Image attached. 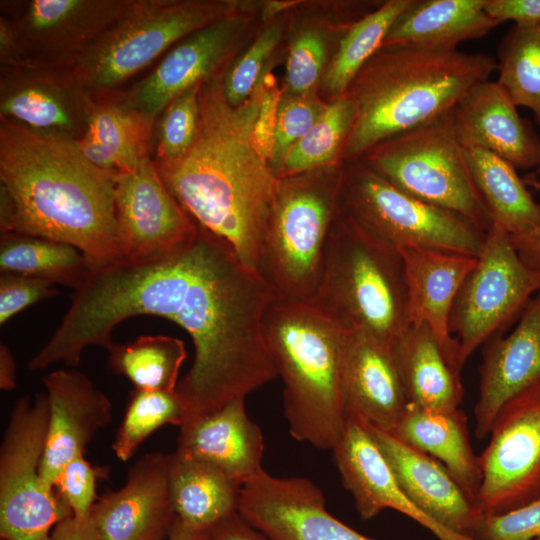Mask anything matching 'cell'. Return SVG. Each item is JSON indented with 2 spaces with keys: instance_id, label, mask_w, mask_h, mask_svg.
<instances>
[{
  "instance_id": "6da1fadb",
  "label": "cell",
  "mask_w": 540,
  "mask_h": 540,
  "mask_svg": "<svg viewBox=\"0 0 540 540\" xmlns=\"http://www.w3.org/2000/svg\"><path fill=\"white\" fill-rule=\"evenodd\" d=\"M276 298L224 240L198 225L194 236L162 256L91 270L27 368L78 366L87 347H111L112 331L122 321L162 317L183 328L194 345L191 368L176 388L191 420L278 376L262 331Z\"/></svg>"
},
{
  "instance_id": "7a4b0ae2",
  "label": "cell",
  "mask_w": 540,
  "mask_h": 540,
  "mask_svg": "<svg viewBox=\"0 0 540 540\" xmlns=\"http://www.w3.org/2000/svg\"><path fill=\"white\" fill-rule=\"evenodd\" d=\"M222 76L201 83L197 133L186 155L157 170L189 216L258 274L279 183L254 139L263 79L243 104L232 106L224 96Z\"/></svg>"
},
{
  "instance_id": "3957f363",
  "label": "cell",
  "mask_w": 540,
  "mask_h": 540,
  "mask_svg": "<svg viewBox=\"0 0 540 540\" xmlns=\"http://www.w3.org/2000/svg\"><path fill=\"white\" fill-rule=\"evenodd\" d=\"M117 174L73 140L0 119V231L77 248L91 270L123 261L115 213Z\"/></svg>"
},
{
  "instance_id": "277c9868",
  "label": "cell",
  "mask_w": 540,
  "mask_h": 540,
  "mask_svg": "<svg viewBox=\"0 0 540 540\" xmlns=\"http://www.w3.org/2000/svg\"><path fill=\"white\" fill-rule=\"evenodd\" d=\"M497 70L484 53L385 47L362 67L346 93L356 116L341 155L354 161L376 144L451 111Z\"/></svg>"
},
{
  "instance_id": "5b68a950",
  "label": "cell",
  "mask_w": 540,
  "mask_h": 540,
  "mask_svg": "<svg viewBox=\"0 0 540 540\" xmlns=\"http://www.w3.org/2000/svg\"><path fill=\"white\" fill-rule=\"evenodd\" d=\"M262 331L283 382L290 435L332 450L347 422L340 387L346 330L311 302L276 298L264 314Z\"/></svg>"
},
{
  "instance_id": "8992f818",
  "label": "cell",
  "mask_w": 540,
  "mask_h": 540,
  "mask_svg": "<svg viewBox=\"0 0 540 540\" xmlns=\"http://www.w3.org/2000/svg\"><path fill=\"white\" fill-rule=\"evenodd\" d=\"M311 303L344 330L366 333L394 347L410 326L400 251L339 211Z\"/></svg>"
},
{
  "instance_id": "52a82bcc",
  "label": "cell",
  "mask_w": 540,
  "mask_h": 540,
  "mask_svg": "<svg viewBox=\"0 0 540 540\" xmlns=\"http://www.w3.org/2000/svg\"><path fill=\"white\" fill-rule=\"evenodd\" d=\"M316 170L279 178L262 238L257 272L280 300H313L340 211L341 168Z\"/></svg>"
},
{
  "instance_id": "ba28073f",
  "label": "cell",
  "mask_w": 540,
  "mask_h": 540,
  "mask_svg": "<svg viewBox=\"0 0 540 540\" xmlns=\"http://www.w3.org/2000/svg\"><path fill=\"white\" fill-rule=\"evenodd\" d=\"M359 159L402 191L458 214L486 233L492 227L456 137L452 110L376 144Z\"/></svg>"
},
{
  "instance_id": "9c48e42d",
  "label": "cell",
  "mask_w": 540,
  "mask_h": 540,
  "mask_svg": "<svg viewBox=\"0 0 540 540\" xmlns=\"http://www.w3.org/2000/svg\"><path fill=\"white\" fill-rule=\"evenodd\" d=\"M340 211L395 247L478 257L486 232L464 217L397 188L360 159L341 167Z\"/></svg>"
},
{
  "instance_id": "30bf717a",
  "label": "cell",
  "mask_w": 540,
  "mask_h": 540,
  "mask_svg": "<svg viewBox=\"0 0 540 540\" xmlns=\"http://www.w3.org/2000/svg\"><path fill=\"white\" fill-rule=\"evenodd\" d=\"M234 7L227 1L132 0L74 70L92 96L116 91L167 49Z\"/></svg>"
},
{
  "instance_id": "8fae6325",
  "label": "cell",
  "mask_w": 540,
  "mask_h": 540,
  "mask_svg": "<svg viewBox=\"0 0 540 540\" xmlns=\"http://www.w3.org/2000/svg\"><path fill=\"white\" fill-rule=\"evenodd\" d=\"M48 420L46 393L21 397L11 410L0 446L2 540H50L54 527L73 516L40 472Z\"/></svg>"
},
{
  "instance_id": "7c38bea8",
  "label": "cell",
  "mask_w": 540,
  "mask_h": 540,
  "mask_svg": "<svg viewBox=\"0 0 540 540\" xmlns=\"http://www.w3.org/2000/svg\"><path fill=\"white\" fill-rule=\"evenodd\" d=\"M131 2L1 1L0 65L74 68Z\"/></svg>"
},
{
  "instance_id": "4fadbf2b",
  "label": "cell",
  "mask_w": 540,
  "mask_h": 540,
  "mask_svg": "<svg viewBox=\"0 0 540 540\" xmlns=\"http://www.w3.org/2000/svg\"><path fill=\"white\" fill-rule=\"evenodd\" d=\"M540 291V271L519 258L509 233L494 223L474 268L452 307L449 328L458 343L461 368L482 344L501 335Z\"/></svg>"
},
{
  "instance_id": "5bb4252c",
  "label": "cell",
  "mask_w": 540,
  "mask_h": 540,
  "mask_svg": "<svg viewBox=\"0 0 540 540\" xmlns=\"http://www.w3.org/2000/svg\"><path fill=\"white\" fill-rule=\"evenodd\" d=\"M480 455V514H500L540 498V384L499 413Z\"/></svg>"
},
{
  "instance_id": "9a60e30c",
  "label": "cell",
  "mask_w": 540,
  "mask_h": 540,
  "mask_svg": "<svg viewBox=\"0 0 540 540\" xmlns=\"http://www.w3.org/2000/svg\"><path fill=\"white\" fill-rule=\"evenodd\" d=\"M92 102L74 68L0 65V119L33 133L77 141Z\"/></svg>"
},
{
  "instance_id": "2e32d148",
  "label": "cell",
  "mask_w": 540,
  "mask_h": 540,
  "mask_svg": "<svg viewBox=\"0 0 540 540\" xmlns=\"http://www.w3.org/2000/svg\"><path fill=\"white\" fill-rule=\"evenodd\" d=\"M115 213L123 261L162 256L198 230L166 187L151 155L134 170L117 174Z\"/></svg>"
},
{
  "instance_id": "e0dca14e",
  "label": "cell",
  "mask_w": 540,
  "mask_h": 540,
  "mask_svg": "<svg viewBox=\"0 0 540 540\" xmlns=\"http://www.w3.org/2000/svg\"><path fill=\"white\" fill-rule=\"evenodd\" d=\"M247 20L233 12L180 40L149 74L125 92L128 102L157 119L184 91L221 76L243 36Z\"/></svg>"
},
{
  "instance_id": "ac0fdd59",
  "label": "cell",
  "mask_w": 540,
  "mask_h": 540,
  "mask_svg": "<svg viewBox=\"0 0 540 540\" xmlns=\"http://www.w3.org/2000/svg\"><path fill=\"white\" fill-rule=\"evenodd\" d=\"M90 516L103 540H165L176 520L168 476V454L142 455L124 485L98 496Z\"/></svg>"
},
{
  "instance_id": "d6986e66",
  "label": "cell",
  "mask_w": 540,
  "mask_h": 540,
  "mask_svg": "<svg viewBox=\"0 0 540 540\" xmlns=\"http://www.w3.org/2000/svg\"><path fill=\"white\" fill-rule=\"evenodd\" d=\"M43 384L49 402V420L40 472L55 488L63 467L85 454L94 435L112 421L110 399L90 378L76 369L49 373Z\"/></svg>"
},
{
  "instance_id": "ffe728a7",
  "label": "cell",
  "mask_w": 540,
  "mask_h": 540,
  "mask_svg": "<svg viewBox=\"0 0 540 540\" xmlns=\"http://www.w3.org/2000/svg\"><path fill=\"white\" fill-rule=\"evenodd\" d=\"M331 451L342 484L351 493L362 519L393 509L427 528L438 540H474L444 528L412 503L360 419L347 417L343 433Z\"/></svg>"
},
{
  "instance_id": "44dd1931",
  "label": "cell",
  "mask_w": 540,
  "mask_h": 540,
  "mask_svg": "<svg viewBox=\"0 0 540 540\" xmlns=\"http://www.w3.org/2000/svg\"><path fill=\"white\" fill-rule=\"evenodd\" d=\"M340 387L346 416L384 432L408 405L393 346L360 331H346Z\"/></svg>"
},
{
  "instance_id": "7402d4cb",
  "label": "cell",
  "mask_w": 540,
  "mask_h": 540,
  "mask_svg": "<svg viewBox=\"0 0 540 540\" xmlns=\"http://www.w3.org/2000/svg\"><path fill=\"white\" fill-rule=\"evenodd\" d=\"M540 384V291L530 300L514 330L485 344L479 394L474 408L475 435L483 439L501 410Z\"/></svg>"
},
{
  "instance_id": "603a6c76",
  "label": "cell",
  "mask_w": 540,
  "mask_h": 540,
  "mask_svg": "<svg viewBox=\"0 0 540 540\" xmlns=\"http://www.w3.org/2000/svg\"><path fill=\"white\" fill-rule=\"evenodd\" d=\"M365 425L412 503L444 528L471 538L481 514L446 467L391 433Z\"/></svg>"
},
{
  "instance_id": "cb8c5ba5",
  "label": "cell",
  "mask_w": 540,
  "mask_h": 540,
  "mask_svg": "<svg viewBox=\"0 0 540 540\" xmlns=\"http://www.w3.org/2000/svg\"><path fill=\"white\" fill-rule=\"evenodd\" d=\"M452 123L463 148L488 150L516 169L537 166L540 136L497 81L470 89L452 109Z\"/></svg>"
},
{
  "instance_id": "d4e9b609",
  "label": "cell",
  "mask_w": 540,
  "mask_h": 540,
  "mask_svg": "<svg viewBox=\"0 0 540 540\" xmlns=\"http://www.w3.org/2000/svg\"><path fill=\"white\" fill-rule=\"evenodd\" d=\"M246 397H238L219 410L179 427L177 448L183 456L219 469L241 486L262 467L264 437L250 419Z\"/></svg>"
},
{
  "instance_id": "484cf974",
  "label": "cell",
  "mask_w": 540,
  "mask_h": 540,
  "mask_svg": "<svg viewBox=\"0 0 540 540\" xmlns=\"http://www.w3.org/2000/svg\"><path fill=\"white\" fill-rule=\"evenodd\" d=\"M399 251L405 267L410 324H426L459 365L458 343L450 332L449 320L455 298L477 257L425 248Z\"/></svg>"
},
{
  "instance_id": "4316f807",
  "label": "cell",
  "mask_w": 540,
  "mask_h": 540,
  "mask_svg": "<svg viewBox=\"0 0 540 540\" xmlns=\"http://www.w3.org/2000/svg\"><path fill=\"white\" fill-rule=\"evenodd\" d=\"M156 120L135 109L123 91L95 95L84 133L75 142L97 167L129 172L151 155Z\"/></svg>"
},
{
  "instance_id": "83f0119b",
  "label": "cell",
  "mask_w": 540,
  "mask_h": 540,
  "mask_svg": "<svg viewBox=\"0 0 540 540\" xmlns=\"http://www.w3.org/2000/svg\"><path fill=\"white\" fill-rule=\"evenodd\" d=\"M393 350L408 403L434 411L459 408L461 368L426 324H410Z\"/></svg>"
},
{
  "instance_id": "f1b7e54d",
  "label": "cell",
  "mask_w": 540,
  "mask_h": 540,
  "mask_svg": "<svg viewBox=\"0 0 540 540\" xmlns=\"http://www.w3.org/2000/svg\"><path fill=\"white\" fill-rule=\"evenodd\" d=\"M486 0H413L387 34L382 47L457 49L501 23L485 9Z\"/></svg>"
},
{
  "instance_id": "f546056e",
  "label": "cell",
  "mask_w": 540,
  "mask_h": 540,
  "mask_svg": "<svg viewBox=\"0 0 540 540\" xmlns=\"http://www.w3.org/2000/svg\"><path fill=\"white\" fill-rule=\"evenodd\" d=\"M391 434L442 463L475 501L482 480L480 456L459 408L434 411L408 403Z\"/></svg>"
},
{
  "instance_id": "4dcf8cb0",
  "label": "cell",
  "mask_w": 540,
  "mask_h": 540,
  "mask_svg": "<svg viewBox=\"0 0 540 540\" xmlns=\"http://www.w3.org/2000/svg\"><path fill=\"white\" fill-rule=\"evenodd\" d=\"M169 488L176 517L208 531L236 512L241 485L205 462L168 454Z\"/></svg>"
},
{
  "instance_id": "1f68e13d",
  "label": "cell",
  "mask_w": 540,
  "mask_h": 540,
  "mask_svg": "<svg viewBox=\"0 0 540 540\" xmlns=\"http://www.w3.org/2000/svg\"><path fill=\"white\" fill-rule=\"evenodd\" d=\"M464 154L473 183L494 223L509 234L540 224V204L514 166L482 148H464Z\"/></svg>"
},
{
  "instance_id": "d6a6232c",
  "label": "cell",
  "mask_w": 540,
  "mask_h": 540,
  "mask_svg": "<svg viewBox=\"0 0 540 540\" xmlns=\"http://www.w3.org/2000/svg\"><path fill=\"white\" fill-rule=\"evenodd\" d=\"M1 273H14L77 289L90 268L75 247L43 237L1 233Z\"/></svg>"
},
{
  "instance_id": "836d02e7",
  "label": "cell",
  "mask_w": 540,
  "mask_h": 540,
  "mask_svg": "<svg viewBox=\"0 0 540 540\" xmlns=\"http://www.w3.org/2000/svg\"><path fill=\"white\" fill-rule=\"evenodd\" d=\"M413 0H389L353 22L327 66L323 84L335 99L346 94L362 67L381 49L397 19Z\"/></svg>"
},
{
  "instance_id": "e575fe53",
  "label": "cell",
  "mask_w": 540,
  "mask_h": 540,
  "mask_svg": "<svg viewBox=\"0 0 540 540\" xmlns=\"http://www.w3.org/2000/svg\"><path fill=\"white\" fill-rule=\"evenodd\" d=\"M109 367L137 389L175 391L187 353L184 342L165 335H144L126 344L113 343Z\"/></svg>"
},
{
  "instance_id": "d590c367",
  "label": "cell",
  "mask_w": 540,
  "mask_h": 540,
  "mask_svg": "<svg viewBox=\"0 0 540 540\" xmlns=\"http://www.w3.org/2000/svg\"><path fill=\"white\" fill-rule=\"evenodd\" d=\"M498 84L513 104L530 109L540 126V25L514 24L498 47Z\"/></svg>"
},
{
  "instance_id": "8d00e7d4",
  "label": "cell",
  "mask_w": 540,
  "mask_h": 540,
  "mask_svg": "<svg viewBox=\"0 0 540 540\" xmlns=\"http://www.w3.org/2000/svg\"><path fill=\"white\" fill-rule=\"evenodd\" d=\"M355 116L356 105L348 93L334 99L311 129L288 151L278 178L334 163L342 152Z\"/></svg>"
},
{
  "instance_id": "74e56055",
  "label": "cell",
  "mask_w": 540,
  "mask_h": 540,
  "mask_svg": "<svg viewBox=\"0 0 540 540\" xmlns=\"http://www.w3.org/2000/svg\"><path fill=\"white\" fill-rule=\"evenodd\" d=\"M186 416L185 404L176 390L134 388L111 448L119 460L129 461L152 433L165 425L181 427Z\"/></svg>"
},
{
  "instance_id": "f35d334b",
  "label": "cell",
  "mask_w": 540,
  "mask_h": 540,
  "mask_svg": "<svg viewBox=\"0 0 540 540\" xmlns=\"http://www.w3.org/2000/svg\"><path fill=\"white\" fill-rule=\"evenodd\" d=\"M201 83L173 99L158 116L154 129L155 156L152 157L157 169L175 164L192 146L198 128Z\"/></svg>"
},
{
  "instance_id": "ab89813d",
  "label": "cell",
  "mask_w": 540,
  "mask_h": 540,
  "mask_svg": "<svg viewBox=\"0 0 540 540\" xmlns=\"http://www.w3.org/2000/svg\"><path fill=\"white\" fill-rule=\"evenodd\" d=\"M281 39L277 24L267 26L250 47L241 54L222 77L223 93L229 104L239 106L254 92L267 62Z\"/></svg>"
},
{
  "instance_id": "60d3db41",
  "label": "cell",
  "mask_w": 540,
  "mask_h": 540,
  "mask_svg": "<svg viewBox=\"0 0 540 540\" xmlns=\"http://www.w3.org/2000/svg\"><path fill=\"white\" fill-rule=\"evenodd\" d=\"M326 106L311 94L281 97L271 159L277 176L288 151L311 129Z\"/></svg>"
},
{
  "instance_id": "b9f144b4",
  "label": "cell",
  "mask_w": 540,
  "mask_h": 540,
  "mask_svg": "<svg viewBox=\"0 0 540 540\" xmlns=\"http://www.w3.org/2000/svg\"><path fill=\"white\" fill-rule=\"evenodd\" d=\"M326 42L315 29L302 31L292 43L286 65V92L309 95L316 85L325 62Z\"/></svg>"
},
{
  "instance_id": "7bdbcfd3",
  "label": "cell",
  "mask_w": 540,
  "mask_h": 540,
  "mask_svg": "<svg viewBox=\"0 0 540 540\" xmlns=\"http://www.w3.org/2000/svg\"><path fill=\"white\" fill-rule=\"evenodd\" d=\"M108 473L109 468L93 466L85 454L73 458L63 467L55 488L74 517L83 519L90 515L98 498L97 481L107 478Z\"/></svg>"
},
{
  "instance_id": "ee69618b",
  "label": "cell",
  "mask_w": 540,
  "mask_h": 540,
  "mask_svg": "<svg viewBox=\"0 0 540 540\" xmlns=\"http://www.w3.org/2000/svg\"><path fill=\"white\" fill-rule=\"evenodd\" d=\"M474 540H535L540 538V498L500 514H481Z\"/></svg>"
},
{
  "instance_id": "f6af8a7d",
  "label": "cell",
  "mask_w": 540,
  "mask_h": 540,
  "mask_svg": "<svg viewBox=\"0 0 540 540\" xmlns=\"http://www.w3.org/2000/svg\"><path fill=\"white\" fill-rule=\"evenodd\" d=\"M54 284L30 276L1 273L0 324L3 326L17 313L43 299L59 294Z\"/></svg>"
},
{
  "instance_id": "bcb514c9",
  "label": "cell",
  "mask_w": 540,
  "mask_h": 540,
  "mask_svg": "<svg viewBox=\"0 0 540 540\" xmlns=\"http://www.w3.org/2000/svg\"><path fill=\"white\" fill-rule=\"evenodd\" d=\"M281 97L278 88L263 83L259 112L254 126V139L258 150L270 163L274 150L277 115Z\"/></svg>"
},
{
  "instance_id": "7dc6e473",
  "label": "cell",
  "mask_w": 540,
  "mask_h": 540,
  "mask_svg": "<svg viewBox=\"0 0 540 540\" xmlns=\"http://www.w3.org/2000/svg\"><path fill=\"white\" fill-rule=\"evenodd\" d=\"M485 9L500 23L540 25V0H486Z\"/></svg>"
},
{
  "instance_id": "c3c4849f",
  "label": "cell",
  "mask_w": 540,
  "mask_h": 540,
  "mask_svg": "<svg viewBox=\"0 0 540 540\" xmlns=\"http://www.w3.org/2000/svg\"><path fill=\"white\" fill-rule=\"evenodd\" d=\"M523 180L527 187L540 192V182L532 174ZM509 235L521 261L527 267L540 271V224L529 230Z\"/></svg>"
},
{
  "instance_id": "681fc988",
  "label": "cell",
  "mask_w": 540,
  "mask_h": 540,
  "mask_svg": "<svg viewBox=\"0 0 540 540\" xmlns=\"http://www.w3.org/2000/svg\"><path fill=\"white\" fill-rule=\"evenodd\" d=\"M205 540H268L253 528L238 511L232 513L206 533Z\"/></svg>"
},
{
  "instance_id": "f907efd6",
  "label": "cell",
  "mask_w": 540,
  "mask_h": 540,
  "mask_svg": "<svg viewBox=\"0 0 540 540\" xmlns=\"http://www.w3.org/2000/svg\"><path fill=\"white\" fill-rule=\"evenodd\" d=\"M50 540H103L91 516L79 519L70 516L52 530Z\"/></svg>"
},
{
  "instance_id": "816d5d0a",
  "label": "cell",
  "mask_w": 540,
  "mask_h": 540,
  "mask_svg": "<svg viewBox=\"0 0 540 540\" xmlns=\"http://www.w3.org/2000/svg\"><path fill=\"white\" fill-rule=\"evenodd\" d=\"M16 387V364L9 347L0 344V388L9 391Z\"/></svg>"
},
{
  "instance_id": "f5cc1de1",
  "label": "cell",
  "mask_w": 540,
  "mask_h": 540,
  "mask_svg": "<svg viewBox=\"0 0 540 540\" xmlns=\"http://www.w3.org/2000/svg\"><path fill=\"white\" fill-rule=\"evenodd\" d=\"M207 531L183 523L176 517L167 540H205Z\"/></svg>"
},
{
  "instance_id": "db71d44e",
  "label": "cell",
  "mask_w": 540,
  "mask_h": 540,
  "mask_svg": "<svg viewBox=\"0 0 540 540\" xmlns=\"http://www.w3.org/2000/svg\"><path fill=\"white\" fill-rule=\"evenodd\" d=\"M532 175L540 182V144H539V156H538V163L536 166V172Z\"/></svg>"
},
{
  "instance_id": "11a10c76",
  "label": "cell",
  "mask_w": 540,
  "mask_h": 540,
  "mask_svg": "<svg viewBox=\"0 0 540 540\" xmlns=\"http://www.w3.org/2000/svg\"><path fill=\"white\" fill-rule=\"evenodd\" d=\"M2 540V539H1Z\"/></svg>"
}]
</instances>
